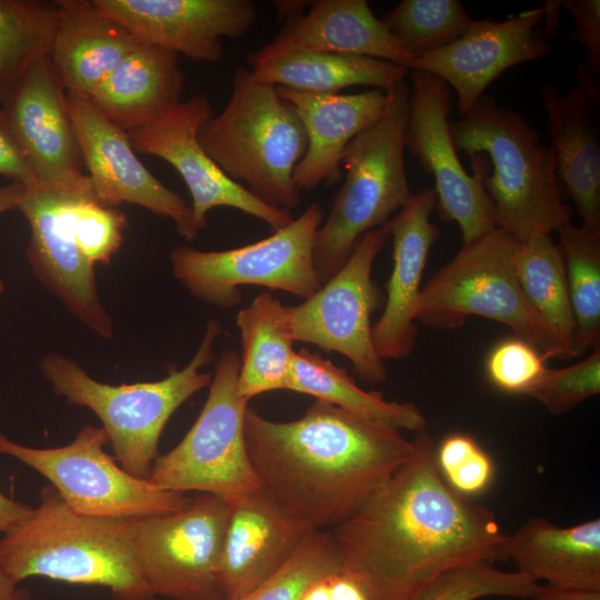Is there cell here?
<instances>
[{"label": "cell", "instance_id": "6da1fadb", "mask_svg": "<svg viewBox=\"0 0 600 600\" xmlns=\"http://www.w3.org/2000/svg\"><path fill=\"white\" fill-rule=\"evenodd\" d=\"M412 442L410 459L331 529L341 571L370 600H413L451 570L506 560L508 533L494 513L446 482L427 430Z\"/></svg>", "mask_w": 600, "mask_h": 600}, {"label": "cell", "instance_id": "7a4b0ae2", "mask_svg": "<svg viewBox=\"0 0 600 600\" xmlns=\"http://www.w3.org/2000/svg\"><path fill=\"white\" fill-rule=\"evenodd\" d=\"M244 436L261 487L313 530L356 514L413 452L401 430L317 399L292 421L249 406Z\"/></svg>", "mask_w": 600, "mask_h": 600}, {"label": "cell", "instance_id": "3957f363", "mask_svg": "<svg viewBox=\"0 0 600 600\" xmlns=\"http://www.w3.org/2000/svg\"><path fill=\"white\" fill-rule=\"evenodd\" d=\"M0 561L18 583L40 577L104 587L112 600H157L139 573L132 519L77 513L51 484L31 516L0 539Z\"/></svg>", "mask_w": 600, "mask_h": 600}, {"label": "cell", "instance_id": "277c9868", "mask_svg": "<svg viewBox=\"0 0 600 600\" xmlns=\"http://www.w3.org/2000/svg\"><path fill=\"white\" fill-rule=\"evenodd\" d=\"M18 210L30 228L27 257L40 282L66 309L98 336L110 339L113 321L100 301L97 264L120 250L126 214L93 194L26 188Z\"/></svg>", "mask_w": 600, "mask_h": 600}, {"label": "cell", "instance_id": "5b68a950", "mask_svg": "<svg viewBox=\"0 0 600 600\" xmlns=\"http://www.w3.org/2000/svg\"><path fill=\"white\" fill-rule=\"evenodd\" d=\"M449 128L457 152L490 159L492 171L483 187L496 228L526 241L571 221L552 151L519 112L483 94L458 120L449 121Z\"/></svg>", "mask_w": 600, "mask_h": 600}, {"label": "cell", "instance_id": "8992f818", "mask_svg": "<svg viewBox=\"0 0 600 600\" xmlns=\"http://www.w3.org/2000/svg\"><path fill=\"white\" fill-rule=\"evenodd\" d=\"M221 330L220 321L211 319L191 360L157 381L107 384L58 352L41 359L40 372L57 396L90 409L99 418L123 470L148 479L160 456L159 441L168 421L212 380V373L200 370L214 361L213 347Z\"/></svg>", "mask_w": 600, "mask_h": 600}, {"label": "cell", "instance_id": "52a82bcc", "mask_svg": "<svg viewBox=\"0 0 600 600\" xmlns=\"http://www.w3.org/2000/svg\"><path fill=\"white\" fill-rule=\"evenodd\" d=\"M199 142L233 181L262 202L290 211L300 202L293 172L307 150V133L277 88L238 67L231 97L199 130Z\"/></svg>", "mask_w": 600, "mask_h": 600}, {"label": "cell", "instance_id": "ba28073f", "mask_svg": "<svg viewBox=\"0 0 600 600\" xmlns=\"http://www.w3.org/2000/svg\"><path fill=\"white\" fill-rule=\"evenodd\" d=\"M387 91L382 117L346 148L343 183L317 232L313 260L321 286L346 263L366 232L386 224L413 194L404 166L410 88L402 80Z\"/></svg>", "mask_w": 600, "mask_h": 600}, {"label": "cell", "instance_id": "9c48e42d", "mask_svg": "<svg viewBox=\"0 0 600 600\" xmlns=\"http://www.w3.org/2000/svg\"><path fill=\"white\" fill-rule=\"evenodd\" d=\"M519 241L496 228L462 244L451 261L422 288L416 320L439 329H456L470 316L508 326L544 357L574 358L571 349L536 312L524 297L512 268Z\"/></svg>", "mask_w": 600, "mask_h": 600}, {"label": "cell", "instance_id": "30bf717a", "mask_svg": "<svg viewBox=\"0 0 600 600\" xmlns=\"http://www.w3.org/2000/svg\"><path fill=\"white\" fill-rule=\"evenodd\" d=\"M240 357L224 350L214 362L207 400L182 440L154 461L148 480L186 493H208L232 503L261 488L247 450L249 401L238 392Z\"/></svg>", "mask_w": 600, "mask_h": 600}, {"label": "cell", "instance_id": "8fae6325", "mask_svg": "<svg viewBox=\"0 0 600 600\" xmlns=\"http://www.w3.org/2000/svg\"><path fill=\"white\" fill-rule=\"evenodd\" d=\"M322 221L323 209L313 202L288 226L250 244L220 251L178 246L170 256L173 277L194 298L219 309L237 307L242 286L284 291L304 300L321 287L313 253Z\"/></svg>", "mask_w": 600, "mask_h": 600}, {"label": "cell", "instance_id": "7c38bea8", "mask_svg": "<svg viewBox=\"0 0 600 600\" xmlns=\"http://www.w3.org/2000/svg\"><path fill=\"white\" fill-rule=\"evenodd\" d=\"M109 438L102 427L83 426L62 447L33 448L0 432V453L12 457L49 480L77 513L109 519H139L167 514L191 500L137 478L104 451Z\"/></svg>", "mask_w": 600, "mask_h": 600}, {"label": "cell", "instance_id": "4fadbf2b", "mask_svg": "<svg viewBox=\"0 0 600 600\" xmlns=\"http://www.w3.org/2000/svg\"><path fill=\"white\" fill-rule=\"evenodd\" d=\"M230 504L200 493L176 512L132 519V544L148 590L169 600H226L220 562Z\"/></svg>", "mask_w": 600, "mask_h": 600}, {"label": "cell", "instance_id": "5bb4252c", "mask_svg": "<svg viewBox=\"0 0 600 600\" xmlns=\"http://www.w3.org/2000/svg\"><path fill=\"white\" fill-rule=\"evenodd\" d=\"M390 237L389 223L366 232L339 271L298 306H286L294 342L318 346L346 357L368 383L387 377L372 342L371 314L380 302L372 267Z\"/></svg>", "mask_w": 600, "mask_h": 600}, {"label": "cell", "instance_id": "9a60e30c", "mask_svg": "<svg viewBox=\"0 0 600 600\" xmlns=\"http://www.w3.org/2000/svg\"><path fill=\"white\" fill-rule=\"evenodd\" d=\"M449 110V86L430 72L412 70L406 148L434 180L440 218L456 222L462 244H468L496 229V224L483 187L486 158L470 159L472 174L466 171L452 142Z\"/></svg>", "mask_w": 600, "mask_h": 600}, {"label": "cell", "instance_id": "2e32d148", "mask_svg": "<svg viewBox=\"0 0 600 600\" xmlns=\"http://www.w3.org/2000/svg\"><path fill=\"white\" fill-rule=\"evenodd\" d=\"M207 93H198L171 106L151 123L128 131L136 152L158 157L172 166L191 194L192 224L199 233L208 213L228 207L252 216L277 231L294 218L290 211L271 207L230 179L199 142V130L213 117Z\"/></svg>", "mask_w": 600, "mask_h": 600}, {"label": "cell", "instance_id": "e0dca14e", "mask_svg": "<svg viewBox=\"0 0 600 600\" xmlns=\"http://www.w3.org/2000/svg\"><path fill=\"white\" fill-rule=\"evenodd\" d=\"M66 102L97 200L108 207L140 206L173 221L187 241L196 239L191 206L144 167L128 132L84 98L66 93Z\"/></svg>", "mask_w": 600, "mask_h": 600}, {"label": "cell", "instance_id": "ac0fdd59", "mask_svg": "<svg viewBox=\"0 0 600 600\" xmlns=\"http://www.w3.org/2000/svg\"><path fill=\"white\" fill-rule=\"evenodd\" d=\"M4 103L9 128L40 186L94 196L83 172L66 91L48 54L28 67Z\"/></svg>", "mask_w": 600, "mask_h": 600}, {"label": "cell", "instance_id": "d6986e66", "mask_svg": "<svg viewBox=\"0 0 600 600\" xmlns=\"http://www.w3.org/2000/svg\"><path fill=\"white\" fill-rule=\"evenodd\" d=\"M139 43L200 62L223 57V38L247 34L258 18L251 0H93Z\"/></svg>", "mask_w": 600, "mask_h": 600}, {"label": "cell", "instance_id": "ffe728a7", "mask_svg": "<svg viewBox=\"0 0 600 600\" xmlns=\"http://www.w3.org/2000/svg\"><path fill=\"white\" fill-rule=\"evenodd\" d=\"M544 6L502 21L474 20L451 44L413 58L409 69L430 72L453 87L460 116L508 69L544 58L551 46L541 36Z\"/></svg>", "mask_w": 600, "mask_h": 600}, {"label": "cell", "instance_id": "44dd1931", "mask_svg": "<svg viewBox=\"0 0 600 600\" xmlns=\"http://www.w3.org/2000/svg\"><path fill=\"white\" fill-rule=\"evenodd\" d=\"M548 117L556 173L581 226L600 229V82L584 62L578 82L567 93L548 84L541 89Z\"/></svg>", "mask_w": 600, "mask_h": 600}, {"label": "cell", "instance_id": "7402d4cb", "mask_svg": "<svg viewBox=\"0 0 600 600\" xmlns=\"http://www.w3.org/2000/svg\"><path fill=\"white\" fill-rule=\"evenodd\" d=\"M229 504L220 581L226 600H236L276 574L316 530L262 487Z\"/></svg>", "mask_w": 600, "mask_h": 600}, {"label": "cell", "instance_id": "603a6c76", "mask_svg": "<svg viewBox=\"0 0 600 600\" xmlns=\"http://www.w3.org/2000/svg\"><path fill=\"white\" fill-rule=\"evenodd\" d=\"M437 206L432 188L413 193L389 223L393 266L387 283L383 312L372 326V342L380 359L408 357L416 342L418 302L429 251L440 234L430 221Z\"/></svg>", "mask_w": 600, "mask_h": 600}, {"label": "cell", "instance_id": "cb8c5ba5", "mask_svg": "<svg viewBox=\"0 0 600 600\" xmlns=\"http://www.w3.org/2000/svg\"><path fill=\"white\" fill-rule=\"evenodd\" d=\"M307 52L366 56L409 69L413 58L399 46L366 0H319L310 11L287 22L273 39L251 52L253 67Z\"/></svg>", "mask_w": 600, "mask_h": 600}, {"label": "cell", "instance_id": "d4e9b609", "mask_svg": "<svg viewBox=\"0 0 600 600\" xmlns=\"http://www.w3.org/2000/svg\"><path fill=\"white\" fill-rule=\"evenodd\" d=\"M297 113L307 133V150L293 172L298 189L313 190L333 180L348 144L384 113L388 91L372 89L352 94H316L276 87Z\"/></svg>", "mask_w": 600, "mask_h": 600}, {"label": "cell", "instance_id": "484cf974", "mask_svg": "<svg viewBox=\"0 0 600 600\" xmlns=\"http://www.w3.org/2000/svg\"><path fill=\"white\" fill-rule=\"evenodd\" d=\"M504 556L538 582L600 591V519L559 527L532 516L507 536Z\"/></svg>", "mask_w": 600, "mask_h": 600}, {"label": "cell", "instance_id": "4316f807", "mask_svg": "<svg viewBox=\"0 0 600 600\" xmlns=\"http://www.w3.org/2000/svg\"><path fill=\"white\" fill-rule=\"evenodd\" d=\"M49 54L66 93L87 99L139 42L93 0H59Z\"/></svg>", "mask_w": 600, "mask_h": 600}, {"label": "cell", "instance_id": "83f0119b", "mask_svg": "<svg viewBox=\"0 0 600 600\" xmlns=\"http://www.w3.org/2000/svg\"><path fill=\"white\" fill-rule=\"evenodd\" d=\"M177 52L139 43L87 98L124 131L144 127L178 103L184 87Z\"/></svg>", "mask_w": 600, "mask_h": 600}, {"label": "cell", "instance_id": "f1b7e54d", "mask_svg": "<svg viewBox=\"0 0 600 600\" xmlns=\"http://www.w3.org/2000/svg\"><path fill=\"white\" fill-rule=\"evenodd\" d=\"M242 354L238 392L250 401L261 393L288 390L294 356L286 306L271 291L259 293L237 314Z\"/></svg>", "mask_w": 600, "mask_h": 600}, {"label": "cell", "instance_id": "f546056e", "mask_svg": "<svg viewBox=\"0 0 600 600\" xmlns=\"http://www.w3.org/2000/svg\"><path fill=\"white\" fill-rule=\"evenodd\" d=\"M251 71L262 83L316 94H336L353 86L388 90L409 73L408 68L386 60L332 52L278 58L253 66Z\"/></svg>", "mask_w": 600, "mask_h": 600}, {"label": "cell", "instance_id": "4dcf8cb0", "mask_svg": "<svg viewBox=\"0 0 600 600\" xmlns=\"http://www.w3.org/2000/svg\"><path fill=\"white\" fill-rule=\"evenodd\" d=\"M288 390L314 397L360 417L399 430H427V419L413 402L386 400L378 391L360 388L346 369L320 353L294 352Z\"/></svg>", "mask_w": 600, "mask_h": 600}, {"label": "cell", "instance_id": "1f68e13d", "mask_svg": "<svg viewBox=\"0 0 600 600\" xmlns=\"http://www.w3.org/2000/svg\"><path fill=\"white\" fill-rule=\"evenodd\" d=\"M512 268L530 306L573 352L574 320L566 270L551 234L519 241L512 254Z\"/></svg>", "mask_w": 600, "mask_h": 600}, {"label": "cell", "instance_id": "d6a6232c", "mask_svg": "<svg viewBox=\"0 0 600 600\" xmlns=\"http://www.w3.org/2000/svg\"><path fill=\"white\" fill-rule=\"evenodd\" d=\"M557 233L574 320L572 347L579 357L600 347V229L569 221Z\"/></svg>", "mask_w": 600, "mask_h": 600}, {"label": "cell", "instance_id": "836d02e7", "mask_svg": "<svg viewBox=\"0 0 600 600\" xmlns=\"http://www.w3.org/2000/svg\"><path fill=\"white\" fill-rule=\"evenodd\" d=\"M57 24V2L0 0V99L38 57L50 54Z\"/></svg>", "mask_w": 600, "mask_h": 600}, {"label": "cell", "instance_id": "e575fe53", "mask_svg": "<svg viewBox=\"0 0 600 600\" xmlns=\"http://www.w3.org/2000/svg\"><path fill=\"white\" fill-rule=\"evenodd\" d=\"M473 21L458 0H402L382 19L399 46L412 58L451 44Z\"/></svg>", "mask_w": 600, "mask_h": 600}, {"label": "cell", "instance_id": "d590c367", "mask_svg": "<svg viewBox=\"0 0 600 600\" xmlns=\"http://www.w3.org/2000/svg\"><path fill=\"white\" fill-rule=\"evenodd\" d=\"M339 571L331 532L316 530L276 574L236 600H298L311 583Z\"/></svg>", "mask_w": 600, "mask_h": 600}, {"label": "cell", "instance_id": "8d00e7d4", "mask_svg": "<svg viewBox=\"0 0 600 600\" xmlns=\"http://www.w3.org/2000/svg\"><path fill=\"white\" fill-rule=\"evenodd\" d=\"M540 583L517 571L491 563L463 566L451 570L413 600H477L486 597L531 599Z\"/></svg>", "mask_w": 600, "mask_h": 600}, {"label": "cell", "instance_id": "74e56055", "mask_svg": "<svg viewBox=\"0 0 600 600\" xmlns=\"http://www.w3.org/2000/svg\"><path fill=\"white\" fill-rule=\"evenodd\" d=\"M600 392V347L583 360L560 369H547L527 392L552 416L563 414Z\"/></svg>", "mask_w": 600, "mask_h": 600}, {"label": "cell", "instance_id": "f35d334b", "mask_svg": "<svg viewBox=\"0 0 600 600\" xmlns=\"http://www.w3.org/2000/svg\"><path fill=\"white\" fill-rule=\"evenodd\" d=\"M436 460L446 482L462 496L486 491L493 480L489 454L466 433H451L436 448Z\"/></svg>", "mask_w": 600, "mask_h": 600}, {"label": "cell", "instance_id": "ab89813d", "mask_svg": "<svg viewBox=\"0 0 600 600\" xmlns=\"http://www.w3.org/2000/svg\"><path fill=\"white\" fill-rule=\"evenodd\" d=\"M544 357L529 342L516 337L500 341L489 352V381L508 393L527 394L547 371Z\"/></svg>", "mask_w": 600, "mask_h": 600}, {"label": "cell", "instance_id": "60d3db41", "mask_svg": "<svg viewBox=\"0 0 600 600\" xmlns=\"http://www.w3.org/2000/svg\"><path fill=\"white\" fill-rule=\"evenodd\" d=\"M560 6L572 17L573 30L568 40L584 50V64L591 73L600 76V1L563 0Z\"/></svg>", "mask_w": 600, "mask_h": 600}, {"label": "cell", "instance_id": "b9f144b4", "mask_svg": "<svg viewBox=\"0 0 600 600\" xmlns=\"http://www.w3.org/2000/svg\"><path fill=\"white\" fill-rule=\"evenodd\" d=\"M0 174L14 182L23 184L27 189L39 187L40 183L26 160L17 140L14 139L4 112L0 110Z\"/></svg>", "mask_w": 600, "mask_h": 600}, {"label": "cell", "instance_id": "7bdbcfd3", "mask_svg": "<svg viewBox=\"0 0 600 600\" xmlns=\"http://www.w3.org/2000/svg\"><path fill=\"white\" fill-rule=\"evenodd\" d=\"M33 507L18 502L0 491V534L4 536L32 513Z\"/></svg>", "mask_w": 600, "mask_h": 600}, {"label": "cell", "instance_id": "ee69618b", "mask_svg": "<svg viewBox=\"0 0 600 600\" xmlns=\"http://www.w3.org/2000/svg\"><path fill=\"white\" fill-rule=\"evenodd\" d=\"M330 600H370L363 589L342 571L328 577Z\"/></svg>", "mask_w": 600, "mask_h": 600}, {"label": "cell", "instance_id": "f6af8a7d", "mask_svg": "<svg viewBox=\"0 0 600 600\" xmlns=\"http://www.w3.org/2000/svg\"><path fill=\"white\" fill-rule=\"evenodd\" d=\"M531 600H600V591L539 586Z\"/></svg>", "mask_w": 600, "mask_h": 600}, {"label": "cell", "instance_id": "bcb514c9", "mask_svg": "<svg viewBox=\"0 0 600 600\" xmlns=\"http://www.w3.org/2000/svg\"><path fill=\"white\" fill-rule=\"evenodd\" d=\"M19 584L0 561V600H31V592Z\"/></svg>", "mask_w": 600, "mask_h": 600}, {"label": "cell", "instance_id": "7dc6e473", "mask_svg": "<svg viewBox=\"0 0 600 600\" xmlns=\"http://www.w3.org/2000/svg\"><path fill=\"white\" fill-rule=\"evenodd\" d=\"M26 187L19 182H10L0 187V216L10 211L18 210L19 203L23 198Z\"/></svg>", "mask_w": 600, "mask_h": 600}, {"label": "cell", "instance_id": "c3c4849f", "mask_svg": "<svg viewBox=\"0 0 600 600\" xmlns=\"http://www.w3.org/2000/svg\"><path fill=\"white\" fill-rule=\"evenodd\" d=\"M307 1H274L273 4L277 9L280 19H287L288 22L302 16L303 8L307 6Z\"/></svg>", "mask_w": 600, "mask_h": 600}, {"label": "cell", "instance_id": "681fc988", "mask_svg": "<svg viewBox=\"0 0 600 600\" xmlns=\"http://www.w3.org/2000/svg\"><path fill=\"white\" fill-rule=\"evenodd\" d=\"M332 574V573H331ZM330 576V574H329ZM311 583L298 600H330L328 577Z\"/></svg>", "mask_w": 600, "mask_h": 600}, {"label": "cell", "instance_id": "f907efd6", "mask_svg": "<svg viewBox=\"0 0 600 600\" xmlns=\"http://www.w3.org/2000/svg\"><path fill=\"white\" fill-rule=\"evenodd\" d=\"M2 291H3V283H2V281H1V279H0V293H1Z\"/></svg>", "mask_w": 600, "mask_h": 600}]
</instances>
